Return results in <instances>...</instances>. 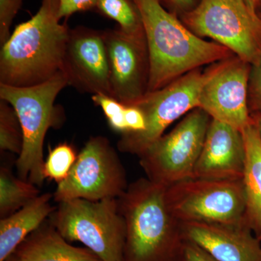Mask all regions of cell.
<instances>
[{
	"mask_svg": "<svg viewBox=\"0 0 261 261\" xmlns=\"http://www.w3.org/2000/svg\"><path fill=\"white\" fill-rule=\"evenodd\" d=\"M68 243L47 219L14 252L21 261H102L87 247Z\"/></svg>",
	"mask_w": 261,
	"mask_h": 261,
	"instance_id": "obj_16",
	"label": "cell"
},
{
	"mask_svg": "<svg viewBox=\"0 0 261 261\" xmlns=\"http://www.w3.org/2000/svg\"><path fill=\"white\" fill-rule=\"evenodd\" d=\"M96 9L118 24L123 32L135 35L145 34L143 23L135 0H98Z\"/></svg>",
	"mask_w": 261,
	"mask_h": 261,
	"instance_id": "obj_20",
	"label": "cell"
},
{
	"mask_svg": "<svg viewBox=\"0 0 261 261\" xmlns=\"http://www.w3.org/2000/svg\"><path fill=\"white\" fill-rule=\"evenodd\" d=\"M111 73V95L132 106L147 93L149 59L145 34H127L119 28L104 31Z\"/></svg>",
	"mask_w": 261,
	"mask_h": 261,
	"instance_id": "obj_12",
	"label": "cell"
},
{
	"mask_svg": "<svg viewBox=\"0 0 261 261\" xmlns=\"http://www.w3.org/2000/svg\"><path fill=\"white\" fill-rule=\"evenodd\" d=\"M23 0H0V44L3 45L9 39L13 19L21 7Z\"/></svg>",
	"mask_w": 261,
	"mask_h": 261,
	"instance_id": "obj_24",
	"label": "cell"
},
{
	"mask_svg": "<svg viewBox=\"0 0 261 261\" xmlns=\"http://www.w3.org/2000/svg\"><path fill=\"white\" fill-rule=\"evenodd\" d=\"M251 65L234 56L221 62L202 87L199 107L212 119L243 132L253 123L248 105Z\"/></svg>",
	"mask_w": 261,
	"mask_h": 261,
	"instance_id": "obj_11",
	"label": "cell"
},
{
	"mask_svg": "<svg viewBox=\"0 0 261 261\" xmlns=\"http://www.w3.org/2000/svg\"><path fill=\"white\" fill-rule=\"evenodd\" d=\"M184 261H219L197 244L187 240Z\"/></svg>",
	"mask_w": 261,
	"mask_h": 261,
	"instance_id": "obj_29",
	"label": "cell"
},
{
	"mask_svg": "<svg viewBox=\"0 0 261 261\" xmlns=\"http://www.w3.org/2000/svg\"><path fill=\"white\" fill-rule=\"evenodd\" d=\"M53 194L44 193L0 221V261H5L33 231L48 219L56 207Z\"/></svg>",
	"mask_w": 261,
	"mask_h": 261,
	"instance_id": "obj_17",
	"label": "cell"
},
{
	"mask_svg": "<svg viewBox=\"0 0 261 261\" xmlns=\"http://www.w3.org/2000/svg\"><path fill=\"white\" fill-rule=\"evenodd\" d=\"M249 108L261 113V56L255 64L251 65L248 83Z\"/></svg>",
	"mask_w": 261,
	"mask_h": 261,
	"instance_id": "obj_25",
	"label": "cell"
},
{
	"mask_svg": "<svg viewBox=\"0 0 261 261\" xmlns=\"http://www.w3.org/2000/svg\"><path fill=\"white\" fill-rule=\"evenodd\" d=\"M211 119L203 110L195 108L145 149L139 159L146 178L168 187L193 177Z\"/></svg>",
	"mask_w": 261,
	"mask_h": 261,
	"instance_id": "obj_9",
	"label": "cell"
},
{
	"mask_svg": "<svg viewBox=\"0 0 261 261\" xmlns=\"http://www.w3.org/2000/svg\"><path fill=\"white\" fill-rule=\"evenodd\" d=\"M166 201L181 222L249 226L243 180L187 178L166 187Z\"/></svg>",
	"mask_w": 261,
	"mask_h": 261,
	"instance_id": "obj_8",
	"label": "cell"
},
{
	"mask_svg": "<svg viewBox=\"0 0 261 261\" xmlns=\"http://www.w3.org/2000/svg\"><path fill=\"white\" fill-rule=\"evenodd\" d=\"M221 62L211 65L205 70L201 68L192 70L163 88L147 92L132 105L143 113L145 129L138 133L121 135L117 144L118 150L139 157L164 135L171 123L198 108L202 87L219 69Z\"/></svg>",
	"mask_w": 261,
	"mask_h": 261,
	"instance_id": "obj_7",
	"label": "cell"
},
{
	"mask_svg": "<svg viewBox=\"0 0 261 261\" xmlns=\"http://www.w3.org/2000/svg\"><path fill=\"white\" fill-rule=\"evenodd\" d=\"M261 17V16H260Z\"/></svg>",
	"mask_w": 261,
	"mask_h": 261,
	"instance_id": "obj_35",
	"label": "cell"
},
{
	"mask_svg": "<svg viewBox=\"0 0 261 261\" xmlns=\"http://www.w3.org/2000/svg\"><path fill=\"white\" fill-rule=\"evenodd\" d=\"M23 142V132L16 111L9 103L0 99V149L19 154Z\"/></svg>",
	"mask_w": 261,
	"mask_h": 261,
	"instance_id": "obj_21",
	"label": "cell"
},
{
	"mask_svg": "<svg viewBox=\"0 0 261 261\" xmlns=\"http://www.w3.org/2000/svg\"><path fill=\"white\" fill-rule=\"evenodd\" d=\"M260 5H261V0H260Z\"/></svg>",
	"mask_w": 261,
	"mask_h": 261,
	"instance_id": "obj_34",
	"label": "cell"
},
{
	"mask_svg": "<svg viewBox=\"0 0 261 261\" xmlns=\"http://www.w3.org/2000/svg\"><path fill=\"white\" fill-rule=\"evenodd\" d=\"M166 189L141 178L118 198L126 228L123 261H184L187 239L168 209Z\"/></svg>",
	"mask_w": 261,
	"mask_h": 261,
	"instance_id": "obj_3",
	"label": "cell"
},
{
	"mask_svg": "<svg viewBox=\"0 0 261 261\" xmlns=\"http://www.w3.org/2000/svg\"><path fill=\"white\" fill-rule=\"evenodd\" d=\"M62 71L68 86L80 92L112 97L104 31L70 29Z\"/></svg>",
	"mask_w": 261,
	"mask_h": 261,
	"instance_id": "obj_13",
	"label": "cell"
},
{
	"mask_svg": "<svg viewBox=\"0 0 261 261\" xmlns=\"http://www.w3.org/2000/svg\"><path fill=\"white\" fill-rule=\"evenodd\" d=\"M125 121L128 130L126 133H138L145 129V116L136 106H126Z\"/></svg>",
	"mask_w": 261,
	"mask_h": 261,
	"instance_id": "obj_27",
	"label": "cell"
},
{
	"mask_svg": "<svg viewBox=\"0 0 261 261\" xmlns=\"http://www.w3.org/2000/svg\"><path fill=\"white\" fill-rule=\"evenodd\" d=\"M184 233L219 261H261V245L246 224L182 222Z\"/></svg>",
	"mask_w": 261,
	"mask_h": 261,
	"instance_id": "obj_15",
	"label": "cell"
},
{
	"mask_svg": "<svg viewBox=\"0 0 261 261\" xmlns=\"http://www.w3.org/2000/svg\"><path fill=\"white\" fill-rule=\"evenodd\" d=\"M245 162L243 177L249 226L257 233L261 228V141L255 123L243 130Z\"/></svg>",
	"mask_w": 261,
	"mask_h": 261,
	"instance_id": "obj_18",
	"label": "cell"
},
{
	"mask_svg": "<svg viewBox=\"0 0 261 261\" xmlns=\"http://www.w3.org/2000/svg\"><path fill=\"white\" fill-rule=\"evenodd\" d=\"M164 7H167L168 11L177 16L190 13L199 5L201 0H159Z\"/></svg>",
	"mask_w": 261,
	"mask_h": 261,
	"instance_id": "obj_28",
	"label": "cell"
},
{
	"mask_svg": "<svg viewBox=\"0 0 261 261\" xmlns=\"http://www.w3.org/2000/svg\"><path fill=\"white\" fill-rule=\"evenodd\" d=\"M182 23L201 38L208 37L250 65L261 56V17L245 0H201Z\"/></svg>",
	"mask_w": 261,
	"mask_h": 261,
	"instance_id": "obj_6",
	"label": "cell"
},
{
	"mask_svg": "<svg viewBox=\"0 0 261 261\" xmlns=\"http://www.w3.org/2000/svg\"><path fill=\"white\" fill-rule=\"evenodd\" d=\"M140 11L149 59L147 92L166 87L204 65L234 57L228 48L196 35L159 0H135Z\"/></svg>",
	"mask_w": 261,
	"mask_h": 261,
	"instance_id": "obj_1",
	"label": "cell"
},
{
	"mask_svg": "<svg viewBox=\"0 0 261 261\" xmlns=\"http://www.w3.org/2000/svg\"><path fill=\"white\" fill-rule=\"evenodd\" d=\"M126 170L106 137H92L78 154L68 177L58 184L56 202L119 198L128 188Z\"/></svg>",
	"mask_w": 261,
	"mask_h": 261,
	"instance_id": "obj_10",
	"label": "cell"
},
{
	"mask_svg": "<svg viewBox=\"0 0 261 261\" xmlns=\"http://www.w3.org/2000/svg\"><path fill=\"white\" fill-rule=\"evenodd\" d=\"M252 117L254 123H255V126L257 127V129L258 130L261 141V113H257L256 114L252 116Z\"/></svg>",
	"mask_w": 261,
	"mask_h": 261,
	"instance_id": "obj_30",
	"label": "cell"
},
{
	"mask_svg": "<svg viewBox=\"0 0 261 261\" xmlns=\"http://www.w3.org/2000/svg\"><path fill=\"white\" fill-rule=\"evenodd\" d=\"M78 155L73 145L62 142L50 149L44 162V176L45 179L60 184L68 177L76 161Z\"/></svg>",
	"mask_w": 261,
	"mask_h": 261,
	"instance_id": "obj_22",
	"label": "cell"
},
{
	"mask_svg": "<svg viewBox=\"0 0 261 261\" xmlns=\"http://www.w3.org/2000/svg\"><path fill=\"white\" fill-rule=\"evenodd\" d=\"M48 220L67 241L80 242L102 261H123L126 228L118 199L63 201Z\"/></svg>",
	"mask_w": 261,
	"mask_h": 261,
	"instance_id": "obj_5",
	"label": "cell"
},
{
	"mask_svg": "<svg viewBox=\"0 0 261 261\" xmlns=\"http://www.w3.org/2000/svg\"><path fill=\"white\" fill-rule=\"evenodd\" d=\"M40 195L37 186L27 180L16 177L11 168L0 169V216L1 219L16 212Z\"/></svg>",
	"mask_w": 261,
	"mask_h": 261,
	"instance_id": "obj_19",
	"label": "cell"
},
{
	"mask_svg": "<svg viewBox=\"0 0 261 261\" xmlns=\"http://www.w3.org/2000/svg\"><path fill=\"white\" fill-rule=\"evenodd\" d=\"M245 162L243 132L211 119L192 178L243 180Z\"/></svg>",
	"mask_w": 261,
	"mask_h": 261,
	"instance_id": "obj_14",
	"label": "cell"
},
{
	"mask_svg": "<svg viewBox=\"0 0 261 261\" xmlns=\"http://www.w3.org/2000/svg\"><path fill=\"white\" fill-rule=\"evenodd\" d=\"M247 5L252 8V10H256L257 8L260 6V0H245Z\"/></svg>",
	"mask_w": 261,
	"mask_h": 261,
	"instance_id": "obj_31",
	"label": "cell"
},
{
	"mask_svg": "<svg viewBox=\"0 0 261 261\" xmlns=\"http://www.w3.org/2000/svg\"><path fill=\"white\" fill-rule=\"evenodd\" d=\"M257 238L259 239V240H260V241L261 242V228L260 229V231H258V232H257Z\"/></svg>",
	"mask_w": 261,
	"mask_h": 261,
	"instance_id": "obj_33",
	"label": "cell"
},
{
	"mask_svg": "<svg viewBox=\"0 0 261 261\" xmlns=\"http://www.w3.org/2000/svg\"><path fill=\"white\" fill-rule=\"evenodd\" d=\"M68 80L63 71L51 80L29 87H15L0 84V99L13 106L18 115L23 147L15 166L19 178L42 187L44 178V142L48 130L60 128L63 111L55 105L57 97Z\"/></svg>",
	"mask_w": 261,
	"mask_h": 261,
	"instance_id": "obj_4",
	"label": "cell"
},
{
	"mask_svg": "<svg viewBox=\"0 0 261 261\" xmlns=\"http://www.w3.org/2000/svg\"><path fill=\"white\" fill-rule=\"evenodd\" d=\"M58 0H42L30 20L19 24L0 53V84L29 87L63 69L70 29L60 23Z\"/></svg>",
	"mask_w": 261,
	"mask_h": 261,
	"instance_id": "obj_2",
	"label": "cell"
},
{
	"mask_svg": "<svg viewBox=\"0 0 261 261\" xmlns=\"http://www.w3.org/2000/svg\"><path fill=\"white\" fill-rule=\"evenodd\" d=\"M92 98L94 104L102 108L109 126L121 135L126 133L128 130L125 121L126 105L106 94H94Z\"/></svg>",
	"mask_w": 261,
	"mask_h": 261,
	"instance_id": "obj_23",
	"label": "cell"
},
{
	"mask_svg": "<svg viewBox=\"0 0 261 261\" xmlns=\"http://www.w3.org/2000/svg\"><path fill=\"white\" fill-rule=\"evenodd\" d=\"M98 0H58V18H66L78 12L96 9Z\"/></svg>",
	"mask_w": 261,
	"mask_h": 261,
	"instance_id": "obj_26",
	"label": "cell"
},
{
	"mask_svg": "<svg viewBox=\"0 0 261 261\" xmlns=\"http://www.w3.org/2000/svg\"><path fill=\"white\" fill-rule=\"evenodd\" d=\"M5 261H21V260H20V257L18 256L16 253L13 252L8 258L5 259Z\"/></svg>",
	"mask_w": 261,
	"mask_h": 261,
	"instance_id": "obj_32",
	"label": "cell"
}]
</instances>
